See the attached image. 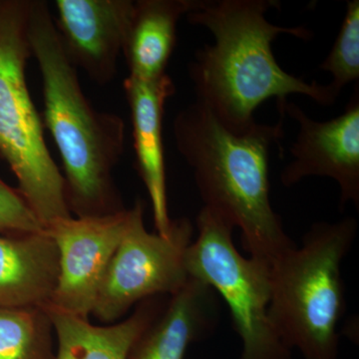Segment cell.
I'll list each match as a JSON object with an SVG mask.
<instances>
[{
    "label": "cell",
    "instance_id": "13",
    "mask_svg": "<svg viewBox=\"0 0 359 359\" xmlns=\"http://www.w3.org/2000/svg\"><path fill=\"white\" fill-rule=\"evenodd\" d=\"M59 276L57 247L48 231H0V308L44 306Z\"/></svg>",
    "mask_w": 359,
    "mask_h": 359
},
{
    "label": "cell",
    "instance_id": "15",
    "mask_svg": "<svg viewBox=\"0 0 359 359\" xmlns=\"http://www.w3.org/2000/svg\"><path fill=\"white\" fill-rule=\"evenodd\" d=\"M200 0H138L123 54L129 76L152 81L166 75L176 44L177 25Z\"/></svg>",
    "mask_w": 359,
    "mask_h": 359
},
{
    "label": "cell",
    "instance_id": "16",
    "mask_svg": "<svg viewBox=\"0 0 359 359\" xmlns=\"http://www.w3.org/2000/svg\"><path fill=\"white\" fill-rule=\"evenodd\" d=\"M54 337L41 306L0 308V359H54Z\"/></svg>",
    "mask_w": 359,
    "mask_h": 359
},
{
    "label": "cell",
    "instance_id": "5",
    "mask_svg": "<svg viewBox=\"0 0 359 359\" xmlns=\"http://www.w3.org/2000/svg\"><path fill=\"white\" fill-rule=\"evenodd\" d=\"M32 0H0V156L44 228L71 218L65 178L45 143L27 81Z\"/></svg>",
    "mask_w": 359,
    "mask_h": 359
},
{
    "label": "cell",
    "instance_id": "7",
    "mask_svg": "<svg viewBox=\"0 0 359 359\" xmlns=\"http://www.w3.org/2000/svg\"><path fill=\"white\" fill-rule=\"evenodd\" d=\"M141 199L130 208L121 242L103 276L92 314L101 323L120 320L135 304L160 295H173L190 280L185 259L193 242L190 219H172L167 237L150 233L144 224Z\"/></svg>",
    "mask_w": 359,
    "mask_h": 359
},
{
    "label": "cell",
    "instance_id": "4",
    "mask_svg": "<svg viewBox=\"0 0 359 359\" xmlns=\"http://www.w3.org/2000/svg\"><path fill=\"white\" fill-rule=\"evenodd\" d=\"M358 230L353 217L314 223L299 247L271 264L269 316L285 346L304 359L337 358L346 309L341 264Z\"/></svg>",
    "mask_w": 359,
    "mask_h": 359
},
{
    "label": "cell",
    "instance_id": "18",
    "mask_svg": "<svg viewBox=\"0 0 359 359\" xmlns=\"http://www.w3.org/2000/svg\"><path fill=\"white\" fill-rule=\"evenodd\" d=\"M36 215L18 189L0 179V231L37 233L44 231Z\"/></svg>",
    "mask_w": 359,
    "mask_h": 359
},
{
    "label": "cell",
    "instance_id": "10",
    "mask_svg": "<svg viewBox=\"0 0 359 359\" xmlns=\"http://www.w3.org/2000/svg\"><path fill=\"white\" fill-rule=\"evenodd\" d=\"M56 28L68 58L98 84L116 76L133 20L132 0H56Z\"/></svg>",
    "mask_w": 359,
    "mask_h": 359
},
{
    "label": "cell",
    "instance_id": "14",
    "mask_svg": "<svg viewBox=\"0 0 359 359\" xmlns=\"http://www.w3.org/2000/svg\"><path fill=\"white\" fill-rule=\"evenodd\" d=\"M163 297L137 304L134 313L114 325H94L67 311L43 306L54 328L57 349L54 359H127L135 340L164 309Z\"/></svg>",
    "mask_w": 359,
    "mask_h": 359
},
{
    "label": "cell",
    "instance_id": "12",
    "mask_svg": "<svg viewBox=\"0 0 359 359\" xmlns=\"http://www.w3.org/2000/svg\"><path fill=\"white\" fill-rule=\"evenodd\" d=\"M219 320L215 290L190 278L170 295L160 316L135 340L127 359H185L189 346L210 337Z\"/></svg>",
    "mask_w": 359,
    "mask_h": 359
},
{
    "label": "cell",
    "instance_id": "2",
    "mask_svg": "<svg viewBox=\"0 0 359 359\" xmlns=\"http://www.w3.org/2000/svg\"><path fill=\"white\" fill-rule=\"evenodd\" d=\"M278 112L276 124L256 122L245 133L235 134L196 101L180 111L173 123L177 149L192 168L204 207L240 229L250 257L271 264L297 245L269 195V151L285 136V113Z\"/></svg>",
    "mask_w": 359,
    "mask_h": 359
},
{
    "label": "cell",
    "instance_id": "9",
    "mask_svg": "<svg viewBox=\"0 0 359 359\" xmlns=\"http://www.w3.org/2000/svg\"><path fill=\"white\" fill-rule=\"evenodd\" d=\"M299 126L290 147L292 162L280 174L283 186L292 187L309 177H328L337 182L340 205L359 208V92L358 85L346 110L328 121H318L297 104L283 106Z\"/></svg>",
    "mask_w": 359,
    "mask_h": 359
},
{
    "label": "cell",
    "instance_id": "3",
    "mask_svg": "<svg viewBox=\"0 0 359 359\" xmlns=\"http://www.w3.org/2000/svg\"><path fill=\"white\" fill-rule=\"evenodd\" d=\"M28 33L41 74L45 125L62 160L71 215L98 218L123 211L113 171L124 150V121L96 110L85 96L46 2L32 0Z\"/></svg>",
    "mask_w": 359,
    "mask_h": 359
},
{
    "label": "cell",
    "instance_id": "1",
    "mask_svg": "<svg viewBox=\"0 0 359 359\" xmlns=\"http://www.w3.org/2000/svg\"><path fill=\"white\" fill-rule=\"evenodd\" d=\"M278 0H200L187 14L191 25L204 26L214 44L198 49L189 65L198 102L205 105L229 131L243 134L256 123L254 113L276 98L278 107L292 94L332 106L339 95L330 84L306 82L278 65L271 43L280 34L309 40L304 26L285 27L269 22L266 13L280 8Z\"/></svg>",
    "mask_w": 359,
    "mask_h": 359
},
{
    "label": "cell",
    "instance_id": "17",
    "mask_svg": "<svg viewBox=\"0 0 359 359\" xmlns=\"http://www.w3.org/2000/svg\"><path fill=\"white\" fill-rule=\"evenodd\" d=\"M320 69L332 75L330 85L339 96L346 85L358 81L359 0L347 1L346 16L339 35Z\"/></svg>",
    "mask_w": 359,
    "mask_h": 359
},
{
    "label": "cell",
    "instance_id": "8",
    "mask_svg": "<svg viewBox=\"0 0 359 359\" xmlns=\"http://www.w3.org/2000/svg\"><path fill=\"white\" fill-rule=\"evenodd\" d=\"M130 219V209L98 218L61 219L46 231L59 255V276L49 304L89 320L97 294Z\"/></svg>",
    "mask_w": 359,
    "mask_h": 359
},
{
    "label": "cell",
    "instance_id": "6",
    "mask_svg": "<svg viewBox=\"0 0 359 359\" xmlns=\"http://www.w3.org/2000/svg\"><path fill=\"white\" fill-rule=\"evenodd\" d=\"M198 237L186 252L190 278L209 285L230 309L233 328L242 340L241 359H290L269 316L271 263L240 254L233 228L203 207L197 217Z\"/></svg>",
    "mask_w": 359,
    "mask_h": 359
},
{
    "label": "cell",
    "instance_id": "11",
    "mask_svg": "<svg viewBox=\"0 0 359 359\" xmlns=\"http://www.w3.org/2000/svg\"><path fill=\"white\" fill-rule=\"evenodd\" d=\"M124 88L131 112L137 170L152 203L156 233L167 237L172 219L168 211L163 118L165 103L176 89L167 74L152 81L128 76Z\"/></svg>",
    "mask_w": 359,
    "mask_h": 359
}]
</instances>
